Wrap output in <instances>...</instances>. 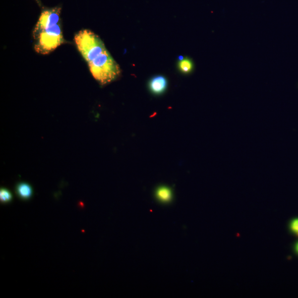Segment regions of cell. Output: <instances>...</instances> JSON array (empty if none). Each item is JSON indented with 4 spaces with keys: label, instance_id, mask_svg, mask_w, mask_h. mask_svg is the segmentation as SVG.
<instances>
[{
    "label": "cell",
    "instance_id": "cell-1",
    "mask_svg": "<svg viewBox=\"0 0 298 298\" xmlns=\"http://www.w3.org/2000/svg\"><path fill=\"white\" fill-rule=\"evenodd\" d=\"M74 41L91 74L101 85L109 84L119 76L121 70L119 65L95 33L84 29L76 34Z\"/></svg>",
    "mask_w": 298,
    "mask_h": 298
},
{
    "label": "cell",
    "instance_id": "cell-2",
    "mask_svg": "<svg viewBox=\"0 0 298 298\" xmlns=\"http://www.w3.org/2000/svg\"><path fill=\"white\" fill-rule=\"evenodd\" d=\"M61 8L46 9L34 29V48L41 55L50 54L64 43L60 23Z\"/></svg>",
    "mask_w": 298,
    "mask_h": 298
},
{
    "label": "cell",
    "instance_id": "cell-3",
    "mask_svg": "<svg viewBox=\"0 0 298 298\" xmlns=\"http://www.w3.org/2000/svg\"><path fill=\"white\" fill-rule=\"evenodd\" d=\"M150 90L155 95H161L167 90L168 81L163 76H155L151 79L149 84Z\"/></svg>",
    "mask_w": 298,
    "mask_h": 298
},
{
    "label": "cell",
    "instance_id": "cell-4",
    "mask_svg": "<svg viewBox=\"0 0 298 298\" xmlns=\"http://www.w3.org/2000/svg\"><path fill=\"white\" fill-rule=\"evenodd\" d=\"M16 192L19 198L24 200L30 199L33 195V188L30 184L25 182L19 183Z\"/></svg>",
    "mask_w": 298,
    "mask_h": 298
},
{
    "label": "cell",
    "instance_id": "cell-5",
    "mask_svg": "<svg viewBox=\"0 0 298 298\" xmlns=\"http://www.w3.org/2000/svg\"><path fill=\"white\" fill-rule=\"evenodd\" d=\"M156 195L159 201L163 203L170 202L173 198L172 190L166 186H161L156 189Z\"/></svg>",
    "mask_w": 298,
    "mask_h": 298
},
{
    "label": "cell",
    "instance_id": "cell-6",
    "mask_svg": "<svg viewBox=\"0 0 298 298\" xmlns=\"http://www.w3.org/2000/svg\"><path fill=\"white\" fill-rule=\"evenodd\" d=\"M179 70L184 74H188L193 69V63L189 59L185 58L180 60L179 63Z\"/></svg>",
    "mask_w": 298,
    "mask_h": 298
},
{
    "label": "cell",
    "instance_id": "cell-7",
    "mask_svg": "<svg viewBox=\"0 0 298 298\" xmlns=\"http://www.w3.org/2000/svg\"><path fill=\"white\" fill-rule=\"evenodd\" d=\"M12 194L8 189L6 188L1 189V190H0V200H1V203H9L12 201Z\"/></svg>",
    "mask_w": 298,
    "mask_h": 298
},
{
    "label": "cell",
    "instance_id": "cell-8",
    "mask_svg": "<svg viewBox=\"0 0 298 298\" xmlns=\"http://www.w3.org/2000/svg\"><path fill=\"white\" fill-rule=\"evenodd\" d=\"M290 227L291 232L298 237V218L293 219Z\"/></svg>",
    "mask_w": 298,
    "mask_h": 298
},
{
    "label": "cell",
    "instance_id": "cell-9",
    "mask_svg": "<svg viewBox=\"0 0 298 298\" xmlns=\"http://www.w3.org/2000/svg\"><path fill=\"white\" fill-rule=\"evenodd\" d=\"M296 251L297 253H298V242L297 243L296 245Z\"/></svg>",
    "mask_w": 298,
    "mask_h": 298
}]
</instances>
